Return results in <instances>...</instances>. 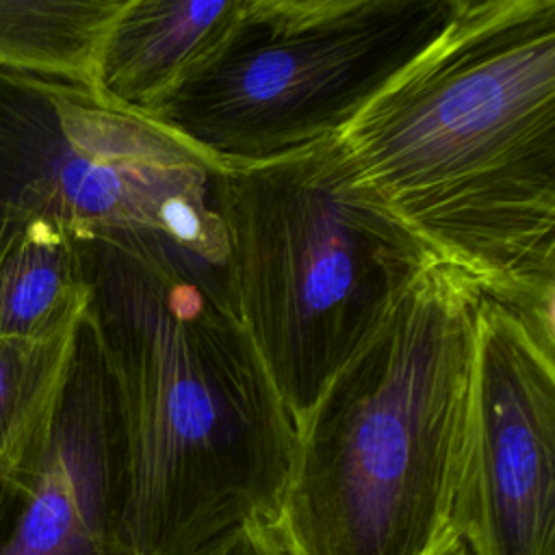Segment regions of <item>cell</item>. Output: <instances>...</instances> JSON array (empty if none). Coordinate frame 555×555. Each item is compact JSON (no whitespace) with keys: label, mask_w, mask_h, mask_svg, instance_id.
Returning a JSON list of instances; mask_svg holds the SVG:
<instances>
[{"label":"cell","mask_w":555,"mask_h":555,"mask_svg":"<svg viewBox=\"0 0 555 555\" xmlns=\"http://www.w3.org/2000/svg\"><path fill=\"white\" fill-rule=\"evenodd\" d=\"M80 241L87 319L121 418L132 551L191 555L275 522L297 427L236 312L225 260L163 232Z\"/></svg>","instance_id":"obj_1"},{"label":"cell","mask_w":555,"mask_h":555,"mask_svg":"<svg viewBox=\"0 0 555 555\" xmlns=\"http://www.w3.org/2000/svg\"><path fill=\"white\" fill-rule=\"evenodd\" d=\"M338 137L440 262L555 334V0H457Z\"/></svg>","instance_id":"obj_2"},{"label":"cell","mask_w":555,"mask_h":555,"mask_svg":"<svg viewBox=\"0 0 555 555\" xmlns=\"http://www.w3.org/2000/svg\"><path fill=\"white\" fill-rule=\"evenodd\" d=\"M481 288L434 262L295 423L291 555H429L451 531Z\"/></svg>","instance_id":"obj_3"},{"label":"cell","mask_w":555,"mask_h":555,"mask_svg":"<svg viewBox=\"0 0 555 555\" xmlns=\"http://www.w3.org/2000/svg\"><path fill=\"white\" fill-rule=\"evenodd\" d=\"M225 280L295 423L438 258L358 176L340 137L217 182Z\"/></svg>","instance_id":"obj_4"},{"label":"cell","mask_w":555,"mask_h":555,"mask_svg":"<svg viewBox=\"0 0 555 555\" xmlns=\"http://www.w3.org/2000/svg\"><path fill=\"white\" fill-rule=\"evenodd\" d=\"M457 0H238L143 115L225 167L338 137L449 24Z\"/></svg>","instance_id":"obj_5"},{"label":"cell","mask_w":555,"mask_h":555,"mask_svg":"<svg viewBox=\"0 0 555 555\" xmlns=\"http://www.w3.org/2000/svg\"><path fill=\"white\" fill-rule=\"evenodd\" d=\"M221 167L87 87L0 72V223L163 232L225 260Z\"/></svg>","instance_id":"obj_6"},{"label":"cell","mask_w":555,"mask_h":555,"mask_svg":"<svg viewBox=\"0 0 555 555\" xmlns=\"http://www.w3.org/2000/svg\"><path fill=\"white\" fill-rule=\"evenodd\" d=\"M451 531L470 555H555V334L486 293Z\"/></svg>","instance_id":"obj_7"},{"label":"cell","mask_w":555,"mask_h":555,"mask_svg":"<svg viewBox=\"0 0 555 555\" xmlns=\"http://www.w3.org/2000/svg\"><path fill=\"white\" fill-rule=\"evenodd\" d=\"M0 555H137L124 527V431L89 319L43 444L0 475Z\"/></svg>","instance_id":"obj_8"},{"label":"cell","mask_w":555,"mask_h":555,"mask_svg":"<svg viewBox=\"0 0 555 555\" xmlns=\"http://www.w3.org/2000/svg\"><path fill=\"white\" fill-rule=\"evenodd\" d=\"M238 0H124L95 65V93L145 115L212 46Z\"/></svg>","instance_id":"obj_9"},{"label":"cell","mask_w":555,"mask_h":555,"mask_svg":"<svg viewBox=\"0 0 555 555\" xmlns=\"http://www.w3.org/2000/svg\"><path fill=\"white\" fill-rule=\"evenodd\" d=\"M91 286L82 241L67 230L24 219L0 223V336L50 340L87 319Z\"/></svg>","instance_id":"obj_10"},{"label":"cell","mask_w":555,"mask_h":555,"mask_svg":"<svg viewBox=\"0 0 555 555\" xmlns=\"http://www.w3.org/2000/svg\"><path fill=\"white\" fill-rule=\"evenodd\" d=\"M121 4L124 0H0V72L95 93L98 54Z\"/></svg>","instance_id":"obj_11"},{"label":"cell","mask_w":555,"mask_h":555,"mask_svg":"<svg viewBox=\"0 0 555 555\" xmlns=\"http://www.w3.org/2000/svg\"><path fill=\"white\" fill-rule=\"evenodd\" d=\"M78 332L50 340L0 336V475L22 468L48 438L72 373Z\"/></svg>","instance_id":"obj_12"},{"label":"cell","mask_w":555,"mask_h":555,"mask_svg":"<svg viewBox=\"0 0 555 555\" xmlns=\"http://www.w3.org/2000/svg\"><path fill=\"white\" fill-rule=\"evenodd\" d=\"M191 555H291L282 542L275 522H247Z\"/></svg>","instance_id":"obj_13"},{"label":"cell","mask_w":555,"mask_h":555,"mask_svg":"<svg viewBox=\"0 0 555 555\" xmlns=\"http://www.w3.org/2000/svg\"><path fill=\"white\" fill-rule=\"evenodd\" d=\"M429 555H470V551H468L466 542H464L457 533L449 531V533L442 538V542H440Z\"/></svg>","instance_id":"obj_14"}]
</instances>
